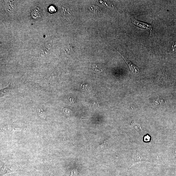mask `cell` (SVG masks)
Segmentation results:
<instances>
[{
	"mask_svg": "<svg viewBox=\"0 0 176 176\" xmlns=\"http://www.w3.org/2000/svg\"><path fill=\"white\" fill-rule=\"evenodd\" d=\"M117 51L122 56V57L124 59V60L125 61L126 63H127L129 68L130 69L131 73H132L133 75L136 76H137L139 75L140 73V70L138 67L134 65L128 59L124 58L123 56L121 55L120 53H119L118 51Z\"/></svg>",
	"mask_w": 176,
	"mask_h": 176,
	"instance_id": "cell-1",
	"label": "cell"
},
{
	"mask_svg": "<svg viewBox=\"0 0 176 176\" xmlns=\"http://www.w3.org/2000/svg\"><path fill=\"white\" fill-rule=\"evenodd\" d=\"M133 164L143 161H147V158L145 156L137 152L132 154Z\"/></svg>",
	"mask_w": 176,
	"mask_h": 176,
	"instance_id": "cell-2",
	"label": "cell"
},
{
	"mask_svg": "<svg viewBox=\"0 0 176 176\" xmlns=\"http://www.w3.org/2000/svg\"><path fill=\"white\" fill-rule=\"evenodd\" d=\"M131 21H132V23L135 24L136 26L141 28L149 29L151 33H152V27L150 24L137 20L133 18L131 19Z\"/></svg>",
	"mask_w": 176,
	"mask_h": 176,
	"instance_id": "cell-3",
	"label": "cell"
},
{
	"mask_svg": "<svg viewBox=\"0 0 176 176\" xmlns=\"http://www.w3.org/2000/svg\"><path fill=\"white\" fill-rule=\"evenodd\" d=\"M31 16L34 19H38L41 17V10L38 7H34L31 11Z\"/></svg>",
	"mask_w": 176,
	"mask_h": 176,
	"instance_id": "cell-4",
	"label": "cell"
},
{
	"mask_svg": "<svg viewBox=\"0 0 176 176\" xmlns=\"http://www.w3.org/2000/svg\"><path fill=\"white\" fill-rule=\"evenodd\" d=\"M107 141L105 140L104 142L99 145L97 148L98 151H101L103 150L106 149L108 148Z\"/></svg>",
	"mask_w": 176,
	"mask_h": 176,
	"instance_id": "cell-5",
	"label": "cell"
},
{
	"mask_svg": "<svg viewBox=\"0 0 176 176\" xmlns=\"http://www.w3.org/2000/svg\"><path fill=\"white\" fill-rule=\"evenodd\" d=\"M92 70L93 71L97 73L102 72L104 71L102 67L100 65H96L93 66L92 68Z\"/></svg>",
	"mask_w": 176,
	"mask_h": 176,
	"instance_id": "cell-6",
	"label": "cell"
},
{
	"mask_svg": "<svg viewBox=\"0 0 176 176\" xmlns=\"http://www.w3.org/2000/svg\"><path fill=\"white\" fill-rule=\"evenodd\" d=\"M88 9L90 11L94 12H98L101 11L100 7L94 5H91L89 6Z\"/></svg>",
	"mask_w": 176,
	"mask_h": 176,
	"instance_id": "cell-7",
	"label": "cell"
},
{
	"mask_svg": "<svg viewBox=\"0 0 176 176\" xmlns=\"http://www.w3.org/2000/svg\"><path fill=\"white\" fill-rule=\"evenodd\" d=\"M38 113L41 118L44 120H46V115L45 111H44L43 109L39 108Z\"/></svg>",
	"mask_w": 176,
	"mask_h": 176,
	"instance_id": "cell-8",
	"label": "cell"
},
{
	"mask_svg": "<svg viewBox=\"0 0 176 176\" xmlns=\"http://www.w3.org/2000/svg\"><path fill=\"white\" fill-rule=\"evenodd\" d=\"M171 49L172 51H176V41L173 42L171 47Z\"/></svg>",
	"mask_w": 176,
	"mask_h": 176,
	"instance_id": "cell-9",
	"label": "cell"
},
{
	"mask_svg": "<svg viewBox=\"0 0 176 176\" xmlns=\"http://www.w3.org/2000/svg\"><path fill=\"white\" fill-rule=\"evenodd\" d=\"M49 11L51 12H53L56 11L55 8L53 6H51L49 7Z\"/></svg>",
	"mask_w": 176,
	"mask_h": 176,
	"instance_id": "cell-10",
	"label": "cell"
},
{
	"mask_svg": "<svg viewBox=\"0 0 176 176\" xmlns=\"http://www.w3.org/2000/svg\"><path fill=\"white\" fill-rule=\"evenodd\" d=\"M150 139V137L149 136L147 135L145 136L144 138V141H146V142H148V141H149Z\"/></svg>",
	"mask_w": 176,
	"mask_h": 176,
	"instance_id": "cell-11",
	"label": "cell"
},
{
	"mask_svg": "<svg viewBox=\"0 0 176 176\" xmlns=\"http://www.w3.org/2000/svg\"></svg>",
	"mask_w": 176,
	"mask_h": 176,
	"instance_id": "cell-12",
	"label": "cell"
},
{
	"mask_svg": "<svg viewBox=\"0 0 176 176\" xmlns=\"http://www.w3.org/2000/svg\"></svg>",
	"mask_w": 176,
	"mask_h": 176,
	"instance_id": "cell-13",
	"label": "cell"
}]
</instances>
